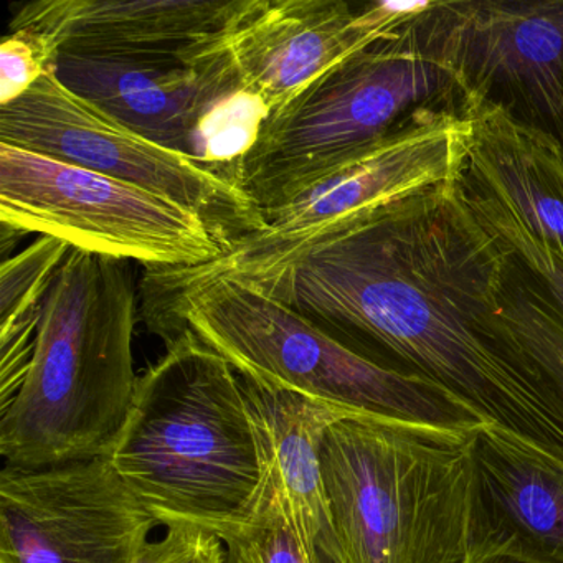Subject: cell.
<instances>
[{
	"label": "cell",
	"instance_id": "obj_1",
	"mask_svg": "<svg viewBox=\"0 0 563 563\" xmlns=\"http://www.w3.org/2000/svg\"><path fill=\"white\" fill-rule=\"evenodd\" d=\"M514 265L463 179L246 283L368 361L391 355L487 423L563 460V404L497 328Z\"/></svg>",
	"mask_w": 563,
	"mask_h": 563
},
{
	"label": "cell",
	"instance_id": "obj_2",
	"mask_svg": "<svg viewBox=\"0 0 563 563\" xmlns=\"http://www.w3.org/2000/svg\"><path fill=\"white\" fill-rule=\"evenodd\" d=\"M136 321L130 262L71 249L45 296L27 378L0 411L5 466L110 456L140 378Z\"/></svg>",
	"mask_w": 563,
	"mask_h": 563
},
{
	"label": "cell",
	"instance_id": "obj_3",
	"mask_svg": "<svg viewBox=\"0 0 563 563\" xmlns=\"http://www.w3.org/2000/svg\"><path fill=\"white\" fill-rule=\"evenodd\" d=\"M137 378L110 453L161 526L223 536L252 517L260 489L255 431L235 368L190 331Z\"/></svg>",
	"mask_w": 563,
	"mask_h": 563
},
{
	"label": "cell",
	"instance_id": "obj_4",
	"mask_svg": "<svg viewBox=\"0 0 563 563\" xmlns=\"http://www.w3.org/2000/svg\"><path fill=\"white\" fill-rule=\"evenodd\" d=\"M321 464L342 563L470 560L471 433L342 418L322 437Z\"/></svg>",
	"mask_w": 563,
	"mask_h": 563
},
{
	"label": "cell",
	"instance_id": "obj_5",
	"mask_svg": "<svg viewBox=\"0 0 563 563\" xmlns=\"http://www.w3.org/2000/svg\"><path fill=\"white\" fill-rule=\"evenodd\" d=\"M144 312L166 342L190 331L239 374L367 417L464 433L487 423L434 382L368 361L243 279H209Z\"/></svg>",
	"mask_w": 563,
	"mask_h": 563
},
{
	"label": "cell",
	"instance_id": "obj_6",
	"mask_svg": "<svg viewBox=\"0 0 563 563\" xmlns=\"http://www.w3.org/2000/svg\"><path fill=\"white\" fill-rule=\"evenodd\" d=\"M471 123L463 113L421 108L362 147L285 206L262 212L263 227L219 258L144 275V309L216 278L256 282L375 213L466 176Z\"/></svg>",
	"mask_w": 563,
	"mask_h": 563
},
{
	"label": "cell",
	"instance_id": "obj_7",
	"mask_svg": "<svg viewBox=\"0 0 563 563\" xmlns=\"http://www.w3.org/2000/svg\"><path fill=\"white\" fill-rule=\"evenodd\" d=\"M450 90V75L405 27L397 41L352 58L269 114L240 163V187L260 212L285 206L387 136L411 107Z\"/></svg>",
	"mask_w": 563,
	"mask_h": 563
},
{
	"label": "cell",
	"instance_id": "obj_8",
	"mask_svg": "<svg viewBox=\"0 0 563 563\" xmlns=\"http://www.w3.org/2000/svg\"><path fill=\"white\" fill-rule=\"evenodd\" d=\"M0 223L146 269L194 268L225 252L199 213L167 197L2 143Z\"/></svg>",
	"mask_w": 563,
	"mask_h": 563
},
{
	"label": "cell",
	"instance_id": "obj_9",
	"mask_svg": "<svg viewBox=\"0 0 563 563\" xmlns=\"http://www.w3.org/2000/svg\"><path fill=\"white\" fill-rule=\"evenodd\" d=\"M0 143L131 184L199 213L230 249L263 227L258 207L227 170L134 133L47 71L0 107Z\"/></svg>",
	"mask_w": 563,
	"mask_h": 563
},
{
	"label": "cell",
	"instance_id": "obj_10",
	"mask_svg": "<svg viewBox=\"0 0 563 563\" xmlns=\"http://www.w3.org/2000/svg\"><path fill=\"white\" fill-rule=\"evenodd\" d=\"M156 526L108 456L0 473V563H136Z\"/></svg>",
	"mask_w": 563,
	"mask_h": 563
},
{
	"label": "cell",
	"instance_id": "obj_11",
	"mask_svg": "<svg viewBox=\"0 0 563 563\" xmlns=\"http://www.w3.org/2000/svg\"><path fill=\"white\" fill-rule=\"evenodd\" d=\"M430 4L249 0L212 44L229 58L240 87L273 114L352 58L397 41Z\"/></svg>",
	"mask_w": 563,
	"mask_h": 563
},
{
	"label": "cell",
	"instance_id": "obj_12",
	"mask_svg": "<svg viewBox=\"0 0 563 563\" xmlns=\"http://www.w3.org/2000/svg\"><path fill=\"white\" fill-rule=\"evenodd\" d=\"M407 29L461 98L516 88L563 121V0L431 2Z\"/></svg>",
	"mask_w": 563,
	"mask_h": 563
},
{
	"label": "cell",
	"instance_id": "obj_13",
	"mask_svg": "<svg viewBox=\"0 0 563 563\" xmlns=\"http://www.w3.org/2000/svg\"><path fill=\"white\" fill-rule=\"evenodd\" d=\"M51 70L78 97L134 133L200 163H206L210 121L243 91L219 48L192 67L58 54Z\"/></svg>",
	"mask_w": 563,
	"mask_h": 563
},
{
	"label": "cell",
	"instance_id": "obj_14",
	"mask_svg": "<svg viewBox=\"0 0 563 563\" xmlns=\"http://www.w3.org/2000/svg\"><path fill=\"white\" fill-rule=\"evenodd\" d=\"M249 0H35L9 32H29L51 52L111 60L184 64Z\"/></svg>",
	"mask_w": 563,
	"mask_h": 563
},
{
	"label": "cell",
	"instance_id": "obj_15",
	"mask_svg": "<svg viewBox=\"0 0 563 563\" xmlns=\"http://www.w3.org/2000/svg\"><path fill=\"white\" fill-rule=\"evenodd\" d=\"M471 456L470 560L563 563V460L493 423L471 431Z\"/></svg>",
	"mask_w": 563,
	"mask_h": 563
},
{
	"label": "cell",
	"instance_id": "obj_16",
	"mask_svg": "<svg viewBox=\"0 0 563 563\" xmlns=\"http://www.w3.org/2000/svg\"><path fill=\"white\" fill-rule=\"evenodd\" d=\"M239 378L255 431L262 474L253 512L276 504L285 510L316 563H342L325 496L321 441L335 421L367 415L255 375L239 374Z\"/></svg>",
	"mask_w": 563,
	"mask_h": 563
},
{
	"label": "cell",
	"instance_id": "obj_17",
	"mask_svg": "<svg viewBox=\"0 0 563 563\" xmlns=\"http://www.w3.org/2000/svg\"><path fill=\"white\" fill-rule=\"evenodd\" d=\"M471 123L464 183L514 213L563 262V150L493 98L463 97Z\"/></svg>",
	"mask_w": 563,
	"mask_h": 563
},
{
	"label": "cell",
	"instance_id": "obj_18",
	"mask_svg": "<svg viewBox=\"0 0 563 563\" xmlns=\"http://www.w3.org/2000/svg\"><path fill=\"white\" fill-rule=\"evenodd\" d=\"M500 334L527 358L563 404V316L536 282L512 283V273L497 311Z\"/></svg>",
	"mask_w": 563,
	"mask_h": 563
},
{
	"label": "cell",
	"instance_id": "obj_19",
	"mask_svg": "<svg viewBox=\"0 0 563 563\" xmlns=\"http://www.w3.org/2000/svg\"><path fill=\"white\" fill-rule=\"evenodd\" d=\"M71 246L41 235L24 252L0 265V328L41 314L44 299Z\"/></svg>",
	"mask_w": 563,
	"mask_h": 563
},
{
	"label": "cell",
	"instance_id": "obj_20",
	"mask_svg": "<svg viewBox=\"0 0 563 563\" xmlns=\"http://www.w3.org/2000/svg\"><path fill=\"white\" fill-rule=\"evenodd\" d=\"M467 196L489 229L503 240L517 263L536 276L553 305L563 316V262L539 236L533 235L516 216L490 197L476 192L466 183Z\"/></svg>",
	"mask_w": 563,
	"mask_h": 563
},
{
	"label": "cell",
	"instance_id": "obj_21",
	"mask_svg": "<svg viewBox=\"0 0 563 563\" xmlns=\"http://www.w3.org/2000/svg\"><path fill=\"white\" fill-rule=\"evenodd\" d=\"M227 563H316L276 504L258 507L250 520L220 536Z\"/></svg>",
	"mask_w": 563,
	"mask_h": 563
},
{
	"label": "cell",
	"instance_id": "obj_22",
	"mask_svg": "<svg viewBox=\"0 0 563 563\" xmlns=\"http://www.w3.org/2000/svg\"><path fill=\"white\" fill-rule=\"evenodd\" d=\"M51 52L29 32H9L0 47V107L27 93L52 68Z\"/></svg>",
	"mask_w": 563,
	"mask_h": 563
},
{
	"label": "cell",
	"instance_id": "obj_23",
	"mask_svg": "<svg viewBox=\"0 0 563 563\" xmlns=\"http://www.w3.org/2000/svg\"><path fill=\"white\" fill-rule=\"evenodd\" d=\"M136 563H227L225 543L213 530L174 523L163 539L144 545Z\"/></svg>",
	"mask_w": 563,
	"mask_h": 563
},
{
	"label": "cell",
	"instance_id": "obj_24",
	"mask_svg": "<svg viewBox=\"0 0 563 563\" xmlns=\"http://www.w3.org/2000/svg\"><path fill=\"white\" fill-rule=\"evenodd\" d=\"M467 563H533L519 556L506 555V553H489V555L471 559Z\"/></svg>",
	"mask_w": 563,
	"mask_h": 563
}]
</instances>
